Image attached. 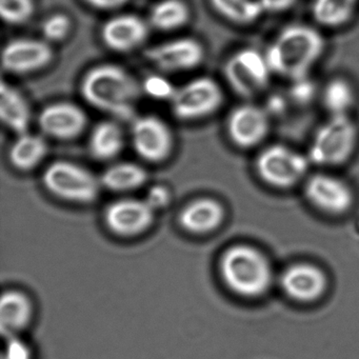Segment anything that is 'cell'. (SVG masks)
I'll use <instances>...</instances> for the list:
<instances>
[{
  "mask_svg": "<svg viewBox=\"0 0 359 359\" xmlns=\"http://www.w3.org/2000/svg\"><path fill=\"white\" fill-rule=\"evenodd\" d=\"M325 50L327 41L319 29L296 22L280 29L264 53L274 76L300 81L314 70Z\"/></svg>",
  "mask_w": 359,
  "mask_h": 359,
  "instance_id": "6da1fadb",
  "label": "cell"
},
{
  "mask_svg": "<svg viewBox=\"0 0 359 359\" xmlns=\"http://www.w3.org/2000/svg\"><path fill=\"white\" fill-rule=\"evenodd\" d=\"M83 100L100 112L118 121L135 117L142 83L123 67L98 65L88 71L81 83Z\"/></svg>",
  "mask_w": 359,
  "mask_h": 359,
  "instance_id": "7a4b0ae2",
  "label": "cell"
},
{
  "mask_svg": "<svg viewBox=\"0 0 359 359\" xmlns=\"http://www.w3.org/2000/svg\"><path fill=\"white\" fill-rule=\"evenodd\" d=\"M359 146V127L352 115H330L309 144L311 163L320 170H334L348 165Z\"/></svg>",
  "mask_w": 359,
  "mask_h": 359,
  "instance_id": "3957f363",
  "label": "cell"
},
{
  "mask_svg": "<svg viewBox=\"0 0 359 359\" xmlns=\"http://www.w3.org/2000/svg\"><path fill=\"white\" fill-rule=\"evenodd\" d=\"M220 272L229 289L245 298L268 293L273 283V270L266 256L255 248L238 245L224 252Z\"/></svg>",
  "mask_w": 359,
  "mask_h": 359,
  "instance_id": "277c9868",
  "label": "cell"
},
{
  "mask_svg": "<svg viewBox=\"0 0 359 359\" xmlns=\"http://www.w3.org/2000/svg\"><path fill=\"white\" fill-rule=\"evenodd\" d=\"M311 167L306 153L280 142L262 147L253 163L258 180L275 191H290L302 186L310 175Z\"/></svg>",
  "mask_w": 359,
  "mask_h": 359,
  "instance_id": "5b68a950",
  "label": "cell"
},
{
  "mask_svg": "<svg viewBox=\"0 0 359 359\" xmlns=\"http://www.w3.org/2000/svg\"><path fill=\"white\" fill-rule=\"evenodd\" d=\"M224 76L236 95L252 102L269 89L274 74L264 52L245 47L229 56L224 65Z\"/></svg>",
  "mask_w": 359,
  "mask_h": 359,
  "instance_id": "8992f818",
  "label": "cell"
},
{
  "mask_svg": "<svg viewBox=\"0 0 359 359\" xmlns=\"http://www.w3.org/2000/svg\"><path fill=\"white\" fill-rule=\"evenodd\" d=\"M45 188L62 201L89 203L100 194L102 182L89 169L69 161H57L46 168Z\"/></svg>",
  "mask_w": 359,
  "mask_h": 359,
  "instance_id": "52a82bcc",
  "label": "cell"
},
{
  "mask_svg": "<svg viewBox=\"0 0 359 359\" xmlns=\"http://www.w3.org/2000/svg\"><path fill=\"white\" fill-rule=\"evenodd\" d=\"M306 203L320 213L333 217L346 215L356 201L355 191L348 180L332 170L311 172L302 184Z\"/></svg>",
  "mask_w": 359,
  "mask_h": 359,
  "instance_id": "ba28073f",
  "label": "cell"
},
{
  "mask_svg": "<svg viewBox=\"0 0 359 359\" xmlns=\"http://www.w3.org/2000/svg\"><path fill=\"white\" fill-rule=\"evenodd\" d=\"M224 102V90L215 79L207 76L196 77L180 86L170 100L174 116L184 121L211 116Z\"/></svg>",
  "mask_w": 359,
  "mask_h": 359,
  "instance_id": "9c48e42d",
  "label": "cell"
},
{
  "mask_svg": "<svg viewBox=\"0 0 359 359\" xmlns=\"http://www.w3.org/2000/svg\"><path fill=\"white\" fill-rule=\"evenodd\" d=\"M226 132L229 140L239 150L260 149L271 133L270 115L259 104L245 100L229 113Z\"/></svg>",
  "mask_w": 359,
  "mask_h": 359,
  "instance_id": "30bf717a",
  "label": "cell"
},
{
  "mask_svg": "<svg viewBox=\"0 0 359 359\" xmlns=\"http://www.w3.org/2000/svg\"><path fill=\"white\" fill-rule=\"evenodd\" d=\"M130 133L132 148L144 161L158 163L171 155L174 147L173 133L161 117L156 115L134 117Z\"/></svg>",
  "mask_w": 359,
  "mask_h": 359,
  "instance_id": "8fae6325",
  "label": "cell"
},
{
  "mask_svg": "<svg viewBox=\"0 0 359 359\" xmlns=\"http://www.w3.org/2000/svg\"><path fill=\"white\" fill-rule=\"evenodd\" d=\"M146 58L163 73L186 72L203 62L205 48L192 37H178L149 48Z\"/></svg>",
  "mask_w": 359,
  "mask_h": 359,
  "instance_id": "7c38bea8",
  "label": "cell"
},
{
  "mask_svg": "<svg viewBox=\"0 0 359 359\" xmlns=\"http://www.w3.org/2000/svg\"><path fill=\"white\" fill-rule=\"evenodd\" d=\"M53 60V50L45 39L22 37L4 47L1 64L11 74H28L47 67Z\"/></svg>",
  "mask_w": 359,
  "mask_h": 359,
  "instance_id": "4fadbf2b",
  "label": "cell"
},
{
  "mask_svg": "<svg viewBox=\"0 0 359 359\" xmlns=\"http://www.w3.org/2000/svg\"><path fill=\"white\" fill-rule=\"evenodd\" d=\"M37 121L45 135L57 140H72L85 131L88 116L79 104L60 102L45 107Z\"/></svg>",
  "mask_w": 359,
  "mask_h": 359,
  "instance_id": "5bb4252c",
  "label": "cell"
},
{
  "mask_svg": "<svg viewBox=\"0 0 359 359\" xmlns=\"http://www.w3.org/2000/svg\"><path fill=\"white\" fill-rule=\"evenodd\" d=\"M280 287L285 295L298 302H313L327 291V279L321 269L300 262L292 264L280 276Z\"/></svg>",
  "mask_w": 359,
  "mask_h": 359,
  "instance_id": "9a60e30c",
  "label": "cell"
},
{
  "mask_svg": "<svg viewBox=\"0 0 359 359\" xmlns=\"http://www.w3.org/2000/svg\"><path fill=\"white\" fill-rule=\"evenodd\" d=\"M150 25L134 14H121L104 22L100 35L109 49L129 53L144 45L149 36Z\"/></svg>",
  "mask_w": 359,
  "mask_h": 359,
  "instance_id": "2e32d148",
  "label": "cell"
},
{
  "mask_svg": "<svg viewBox=\"0 0 359 359\" xmlns=\"http://www.w3.org/2000/svg\"><path fill=\"white\" fill-rule=\"evenodd\" d=\"M154 214L144 199L123 198L107 208L106 222L117 234L132 236L147 230L154 219Z\"/></svg>",
  "mask_w": 359,
  "mask_h": 359,
  "instance_id": "e0dca14e",
  "label": "cell"
},
{
  "mask_svg": "<svg viewBox=\"0 0 359 359\" xmlns=\"http://www.w3.org/2000/svg\"><path fill=\"white\" fill-rule=\"evenodd\" d=\"M224 208L219 201L210 197L193 201L182 209L180 222L191 233L203 234L215 230L224 218Z\"/></svg>",
  "mask_w": 359,
  "mask_h": 359,
  "instance_id": "ac0fdd59",
  "label": "cell"
},
{
  "mask_svg": "<svg viewBox=\"0 0 359 359\" xmlns=\"http://www.w3.org/2000/svg\"><path fill=\"white\" fill-rule=\"evenodd\" d=\"M0 119L18 135L28 132L32 121L30 104L26 96L6 81L0 87Z\"/></svg>",
  "mask_w": 359,
  "mask_h": 359,
  "instance_id": "d6986e66",
  "label": "cell"
},
{
  "mask_svg": "<svg viewBox=\"0 0 359 359\" xmlns=\"http://www.w3.org/2000/svg\"><path fill=\"white\" fill-rule=\"evenodd\" d=\"M125 140V133L118 121H100L90 133L88 142L90 154L97 161H112L123 150Z\"/></svg>",
  "mask_w": 359,
  "mask_h": 359,
  "instance_id": "ffe728a7",
  "label": "cell"
},
{
  "mask_svg": "<svg viewBox=\"0 0 359 359\" xmlns=\"http://www.w3.org/2000/svg\"><path fill=\"white\" fill-rule=\"evenodd\" d=\"M48 144L45 138L39 134H18L9 149L10 163L20 171L35 169L47 156Z\"/></svg>",
  "mask_w": 359,
  "mask_h": 359,
  "instance_id": "44dd1931",
  "label": "cell"
},
{
  "mask_svg": "<svg viewBox=\"0 0 359 359\" xmlns=\"http://www.w3.org/2000/svg\"><path fill=\"white\" fill-rule=\"evenodd\" d=\"M358 0H313V20L318 26L337 30L350 24L356 13Z\"/></svg>",
  "mask_w": 359,
  "mask_h": 359,
  "instance_id": "7402d4cb",
  "label": "cell"
},
{
  "mask_svg": "<svg viewBox=\"0 0 359 359\" xmlns=\"http://www.w3.org/2000/svg\"><path fill=\"white\" fill-rule=\"evenodd\" d=\"M321 104L330 115H351L356 106L357 94L352 81L344 76L330 79L320 94Z\"/></svg>",
  "mask_w": 359,
  "mask_h": 359,
  "instance_id": "603a6c76",
  "label": "cell"
},
{
  "mask_svg": "<svg viewBox=\"0 0 359 359\" xmlns=\"http://www.w3.org/2000/svg\"><path fill=\"white\" fill-rule=\"evenodd\" d=\"M148 180V172L132 161H121L104 170L100 176L104 188L113 192H129L144 186Z\"/></svg>",
  "mask_w": 359,
  "mask_h": 359,
  "instance_id": "cb8c5ba5",
  "label": "cell"
},
{
  "mask_svg": "<svg viewBox=\"0 0 359 359\" xmlns=\"http://www.w3.org/2000/svg\"><path fill=\"white\" fill-rule=\"evenodd\" d=\"M31 304L28 298L18 292L4 294L0 304V325L4 336H13L28 323Z\"/></svg>",
  "mask_w": 359,
  "mask_h": 359,
  "instance_id": "d4e9b609",
  "label": "cell"
},
{
  "mask_svg": "<svg viewBox=\"0 0 359 359\" xmlns=\"http://www.w3.org/2000/svg\"><path fill=\"white\" fill-rule=\"evenodd\" d=\"M220 16L237 25L248 27L257 22L264 14L258 0H210Z\"/></svg>",
  "mask_w": 359,
  "mask_h": 359,
  "instance_id": "484cf974",
  "label": "cell"
},
{
  "mask_svg": "<svg viewBox=\"0 0 359 359\" xmlns=\"http://www.w3.org/2000/svg\"><path fill=\"white\" fill-rule=\"evenodd\" d=\"M190 11L182 0H161L152 8L149 25L163 32L177 30L188 22Z\"/></svg>",
  "mask_w": 359,
  "mask_h": 359,
  "instance_id": "4316f807",
  "label": "cell"
},
{
  "mask_svg": "<svg viewBox=\"0 0 359 359\" xmlns=\"http://www.w3.org/2000/svg\"><path fill=\"white\" fill-rule=\"evenodd\" d=\"M34 10V0H0V15L9 25L25 24Z\"/></svg>",
  "mask_w": 359,
  "mask_h": 359,
  "instance_id": "83f0119b",
  "label": "cell"
},
{
  "mask_svg": "<svg viewBox=\"0 0 359 359\" xmlns=\"http://www.w3.org/2000/svg\"><path fill=\"white\" fill-rule=\"evenodd\" d=\"M72 22L68 16L62 13L53 14L41 26L43 39L47 43H55L65 41L70 34Z\"/></svg>",
  "mask_w": 359,
  "mask_h": 359,
  "instance_id": "f1b7e54d",
  "label": "cell"
},
{
  "mask_svg": "<svg viewBox=\"0 0 359 359\" xmlns=\"http://www.w3.org/2000/svg\"><path fill=\"white\" fill-rule=\"evenodd\" d=\"M177 88L163 74H151L142 83V93L156 100H170Z\"/></svg>",
  "mask_w": 359,
  "mask_h": 359,
  "instance_id": "f546056e",
  "label": "cell"
},
{
  "mask_svg": "<svg viewBox=\"0 0 359 359\" xmlns=\"http://www.w3.org/2000/svg\"><path fill=\"white\" fill-rule=\"evenodd\" d=\"M1 359H31V351L26 342L16 335L7 336Z\"/></svg>",
  "mask_w": 359,
  "mask_h": 359,
  "instance_id": "4dcf8cb0",
  "label": "cell"
},
{
  "mask_svg": "<svg viewBox=\"0 0 359 359\" xmlns=\"http://www.w3.org/2000/svg\"><path fill=\"white\" fill-rule=\"evenodd\" d=\"M144 199L156 212L169 205L170 201H171V193H170L169 189L165 188V186L155 184L149 189Z\"/></svg>",
  "mask_w": 359,
  "mask_h": 359,
  "instance_id": "1f68e13d",
  "label": "cell"
},
{
  "mask_svg": "<svg viewBox=\"0 0 359 359\" xmlns=\"http://www.w3.org/2000/svg\"><path fill=\"white\" fill-rule=\"evenodd\" d=\"M264 13L280 14L296 5L297 0H258Z\"/></svg>",
  "mask_w": 359,
  "mask_h": 359,
  "instance_id": "d6a6232c",
  "label": "cell"
},
{
  "mask_svg": "<svg viewBox=\"0 0 359 359\" xmlns=\"http://www.w3.org/2000/svg\"><path fill=\"white\" fill-rule=\"evenodd\" d=\"M88 5L98 10H115L123 7L128 0H85Z\"/></svg>",
  "mask_w": 359,
  "mask_h": 359,
  "instance_id": "836d02e7",
  "label": "cell"
}]
</instances>
